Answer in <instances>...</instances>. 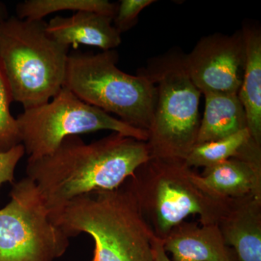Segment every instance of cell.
<instances>
[{
  "mask_svg": "<svg viewBox=\"0 0 261 261\" xmlns=\"http://www.w3.org/2000/svg\"><path fill=\"white\" fill-rule=\"evenodd\" d=\"M25 154L22 144L7 152H0V187L6 183H15V168Z\"/></svg>",
  "mask_w": 261,
  "mask_h": 261,
  "instance_id": "obj_20",
  "label": "cell"
},
{
  "mask_svg": "<svg viewBox=\"0 0 261 261\" xmlns=\"http://www.w3.org/2000/svg\"><path fill=\"white\" fill-rule=\"evenodd\" d=\"M154 261H172L163 247V240L156 237L153 243Z\"/></svg>",
  "mask_w": 261,
  "mask_h": 261,
  "instance_id": "obj_21",
  "label": "cell"
},
{
  "mask_svg": "<svg viewBox=\"0 0 261 261\" xmlns=\"http://www.w3.org/2000/svg\"><path fill=\"white\" fill-rule=\"evenodd\" d=\"M8 17L9 15H8V10L6 5L0 2V23L8 18Z\"/></svg>",
  "mask_w": 261,
  "mask_h": 261,
  "instance_id": "obj_22",
  "label": "cell"
},
{
  "mask_svg": "<svg viewBox=\"0 0 261 261\" xmlns=\"http://www.w3.org/2000/svg\"><path fill=\"white\" fill-rule=\"evenodd\" d=\"M243 31L231 35L216 33L201 38L184 63L189 76L201 93L238 95L245 71Z\"/></svg>",
  "mask_w": 261,
  "mask_h": 261,
  "instance_id": "obj_9",
  "label": "cell"
},
{
  "mask_svg": "<svg viewBox=\"0 0 261 261\" xmlns=\"http://www.w3.org/2000/svg\"><path fill=\"white\" fill-rule=\"evenodd\" d=\"M218 226L238 261H261V197L233 200Z\"/></svg>",
  "mask_w": 261,
  "mask_h": 261,
  "instance_id": "obj_11",
  "label": "cell"
},
{
  "mask_svg": "<svg viewBox=\"0 0 261 261\" xmlns=\"http://www.w3.org/2000/svg\"><path fill=\"white\" fill-rule=\"evenodd\" d=\"M50 218L68 238L93 239L92 261H154L155 234L125 183L80 196Z\"/></svg>",
  "mask_w": 261,
  "mask_h": 261,
  "instance_id": "obj_2",
  "label": "cell"
},
{
  "mask_svg": "<svg viewBox=\"0 0 261 261\" xmlns=\"http://www.w3.org/2000/svg\"><path fill=\"white\" fill-rule=\"evenodd\" d=\"M149 158L147 142L116 132L89 144L70 136L51 153L29 157L25 172L51 217L80 196L122 186Z\"/></svg>",
  "mask_w": 261,
  "mask_h": 261,
  "instance_id": "obj_1",
  "label": "cell"
},
{
  "mask_svg": "<svg viewBox=\"0 0 261 261\" xmlns=\"http://www.w3.org/2000/svg\"><path fill=\"white\" fill-rule=\"evenodd\" d=\"M10 200L0 209V261H55L69 247V238L51 220L35 183L13 184Z\"/></svg>",
  "mask_w": 261,
  "mask_h": 261,
  "instance_id": "obj_8",
  "label": "cell"
},
{
  "mask_svg": "<svg viewBox=\"0 0 261 261\" xmlns=\"http://www.w3.org/2000/svg\"><path fill=\"white\" fill-rule=\"evenodd\" d=\"M197 180L209 194L223 200L261 197V163L231 158L204 168Z\"/></svg>",
  "mask_w": 261,
  "mask_h": 261,
  "instance_id": "obj_13",
  "label": "cell"
},
{
  "mask_svg": "<svg viewBox=\"0 0 261 261\" xmlns=\"http://www.w3.org/2000/svg\"><path fill=\"white\" fill-rule=\"evenodd\" d=\"M172 261H238L216 224L184 221L163 240Z\"/></svg>",
  "mask_w": 261,
  "mask_h": 261,
  "instance_id": "obj_10",
  "label": "cell"
},
{
  "mask_svg": "<svg viewBox=\"0 0 261 261\" xmlns=\"http://www.w3.org/2000/svg\"><path fill=\"white\" fill-rule=\"evenodd\" d=\"M44 20L0 23V68L13 102L24 109L50 101L63 87L69 48L51 39Z\"/></svg>",
  "mask_w": 261,
  "mask_h": 261,
  "instance_id": "obj_4",
  "label": "cell"
},
{
  "mask_svg": "<svg viewBox=\"0 0 261 261\" xmlns=\"http://www.w3.org/2000/svg\"><path fill=\"white\" fill-rule=\"evenodd\" d=\"M118 61L115 49L69 53L63 87L84 102L149 133L157 99L155 86L140 71L137 75L122 71Z\"/></svg>",
  "mask_w": 261,
  "mask_h": 261,
  "instance_id": "obj_5",
  "label": "cell"
},
{
  "mask_svg": "<svg viewBox=\"0 0 261 261\" xmlns=\"http://www.w3.org/2000/svg\"><path fill=\"white\" fill-rule=\"evenodd\" d=\"M20 143L29 157L51 153L70 136L110 130L147 142L149 133L129 126L99 108L84 102L63 87L50 101L29 109L16 118Z\"/></svg>",
  "mask_w": 261,
  "mask_h": 261,
  "instance_id": "obj_7",
  "label": "cell"
},
{
  "mask_svg": "<svg viewBox=\"0 0 261 261\" xmlns=\"http://www.w3.org/2000/svg\"><path fill=\"white\" fill-rule=\"evenodd\" d=\"M154 3L153 0H121L113 20L115 28L121 34L128 32L138 22L141 12Z\"/></svg>",
  "mask_w": 261,
  "mask_h": 261,
  "instance_id": "obj_19",
  "label": "cell"
},
{
  "mask_svg": "<svg viewBox=\"0 0 261 261\" xmlns=\"http://www.w3.org/2000/svg\"><path fill=\"white\" fill-rule=\"evenodd\" d=\"M252 140L247 128L221 140L196 145L185 159L192 168L211 167L231 158H238Z\"/></svg>",
  "mask_w": 261,
  "mask_h": 261,
  "instance_id": "obj_17",
  "label": "cell"
},
{
  "mask_svg": "<svg viewBox=\"0 0 261 261\" xmlns=\"http://www.w3.org/2000/svg\"><path fill=\"white\" fill-rule=\"evenodd\" d=\"M46 30L51 39L68 47L84 44L108 51L121 44V34L113 25V18L94 12L54 17L47 23Z\"/></svg>",
  "mask_w": 261,
  "mask_h": 261,
  "instance_id": "obj_12",
  "label": "cell"
},
{
  "mask_svg": "<svg viewBox=\"0 0 261 261\" xmlns=\"http://www.w3.org/2000/svg\"><path fill=\"white\" fill-rule=\"evenodd\" d=\"M118 3L108 0H25L16 6V17L30 20H43L56 12L89 11L114 18Z\"/></svg>",
  "mask_w": 261,
  "mask_h": 261,
  "instance_id": "obj_16",
  "label": "cell"
},
{
  "mask_svg": "<svg viewBox=\"0 0 261 261\" xmlns=\"http://www.w3.org/2000/svg\"><path fill=\"white\" fill-rule=\"evenodd\" d=\"M197 144L226 138L247 128L246 115L238 95L206 93Z\"/></svg>",
  "mask_w": 261,
  "mask_h": 261,
  "instance_id": "obj_15",
  "label": "cell"
},
{
  "mask_svg": "<svg viewBox=\"0 0 261 261\" xmlns=\"http://www.w3.org/2000/svg\"><path fill=\"white\" fill-rule=\"evenodd\" d=\"M242 31L246 59L238 97L246 115L247 129L261 145V31L255 24L247 23Z\"/></svg>",
  "mask_w": 261,
  "mask_h": 261,
  "instance_id": "obj_14",
  "label": "cell"
},
{
  "mask_svg": "<svg viewBox=\"0 0 261 261\" xmlns=\"http://www.w3.org/2000/svg\"><path fill=\"white\" fill-rule=\"evenodd\" d=\"M12 102L9 87L0 68V152L21 144L16 118L10 112Z\"/></svg>",
  "mask_w": 261,
  "mask_h": 261,
  "instance_id": "obj_18",
  "label": "cell"
},
{
  "mask_svg": "<svg viewBox=\"0 0 261 261\" xmlns=\"http://www.w3.org/2000/svg\"><path fill=\"white\" fill-rule=\"evenodd\" d=\"M198 174L185 160L150 157L125 181L157 238H167L189 216L218 225L228 212L233 200L211 195Z\"/></svg>",
  "mask_w": 261,
  "mask_h": 261,
  "instance_id": "obj_3",
  "label": "cell"
},
{
  "mask_svg": "<svg viewBox=\"0 0 261 261\" xmlns=\"http://www.w3.org/2000/svg\"><path fill=\"white\" fill-rule=\"evenodd\" d=\"M185 55L168 51L139 70L152 81L157 92L147 142L150 157L185 160L197 144L202 93L185 69Z\"/></svg>",
  "mask_w": 261,
  "mask_h": 261,
  "instance_id": "obj_6",
  "label": "cell"
}]
</instances>
